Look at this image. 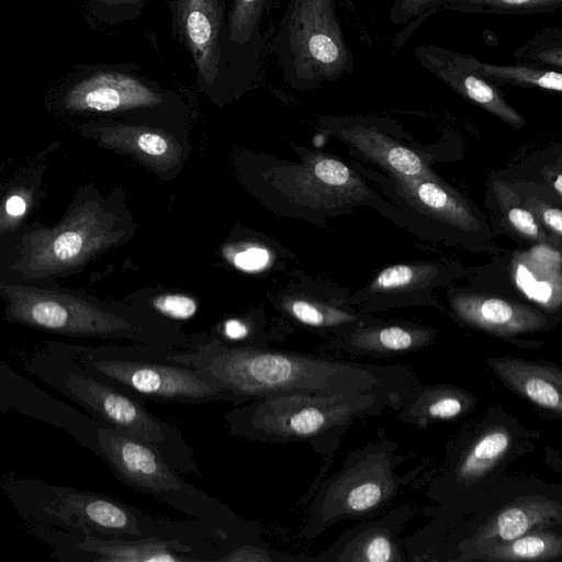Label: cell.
Masks as SVG:
<instances>
[{
    "label": "cell",
    "mask_w": 562,
    "mask_h": 562,
    "mask_svg": "<svg viewBox=\"0 0 562 562\" xmlns=\"http://www.w3.org/2000/svg\"><path fill=\"white\" fill-rule=\"evenodd\" d=\"M135 140L139 150L153 157L162 156L167 154L169 149L167 139L154 132H139Z\"/></svg>",
    "instance_id": "40"
},
{
    "label": "cell",
    "mask_w": 562,
    "mask_h": 562,
    "mask_svg": "<svg viewBox=\"0 0 562 562\" xmlns=\"http://www.w3.org/2000/svg\"><path fill=\"white\" fill-rule=\"evenodd\" d=\"M404 198L430 216L463 232H476L480 223L464 200L435 179L395 176Z\"/></svg>",
    "instance_id": "24"
},
{
    "label": "cell",
    "mask_w": 562,
    "mask_h": 562,
    "mask_svg": "<svg viewBox=\"0 0 562 562\" xmlns=\"http://www.w3.org/2000/svg\"><path fill=\"white\" fill-rule=\"evenodd\" d=\"M206 340L224 347H268V340L257 336L252 325L240 318L226 319L217 336Z\"/></svg>",
    "instance_id": "33"
},
{
    "label": "cell",
    "mask_w": 562,
    "mask_h": 562,
    "mask_svg": "<svg viewBox=\"0 0 562 562\" xmlns=\"http://www.w3.org/2000/svg\"><path fill=\"white\" fill-rule=\"evenodd\" d=\"M468 436L446 473L450 492H474L483 483H492V477L532 447L536 432L503 411H491Z\"/></svg>",
    "instance_id": "12"
},
{
    "label": "cell",
    "mask_w": 562,
    "mask_h": 562,
    "mask_svg": "<svg viewBox=\"0 0 562 562\" xmlns=\"http://www.w3.org/2000/svg\"><path fill=\"white\" fill-rule=\"evenodd\" d=\"M480 70L494 85H513L522 88H539L560 93L561 70L520 63L517 65H494L481 61Z\"/></svg>",
    "instance_id": "27"
},
{
    "label": "cell",
    "mask_w": 562,
    "mask_h": 562,
    "mask_svg": "<svg viewBox=\"0 0 562 562\" xmlns=\"http://www.w3.org/2000/svg\"><path fill=\"white\" fill-rule=\"evenodd\" d=\"M170 100L168 90L136 72L135 66L124 65L92 71L70 88L65 104L75 111L106 113L149 110Z\"/></svg>",
    "instance_id": "14"
},
{
    "label": "cell",
    "mask_w": 562,
    "mask_h": 562,
    "mask_svg": "<svg viewBox=\"0 0 562 562\" xmlns=\"http://www.w3.org/2000/svg\"><path fill=\"white\" fill-rule=\"evenodd\" d=\"M527 205V207L533 213L539 222H541L558 237H561L562 213L560 207L538 200H529Z\"/></svg>",
    "instance_id": "38"
},
{
    "label": "cell",
    "mask_w": 562,
    "mask_h": 562,
    "mask_svg": "<svg viewBox=\"0 0 562 562\" xmlns=\"http://www.w3.org/2000/svg\"><path fill=\"white\" fill-rule=\"evenodd\" d=\"M288 311L297 323L315 329L334 331L336 338L368 324L353 313L307 300L290 302Z\"/></svg>",
    "instance_id": "28"
},
{
    "label": "cell",
    "mask_w": 562,
    "mask_h": 562,
    "mask_svg": "<svg viewBox=\"0 0 562 562\" xmlns=\"http://www.w3.org/2000/svg\"><path fill=\"white\" fill-rule=\"evenodd\" d=\"M46 345L143 400L172 405H240L239 400L209 373L171 359L169 347L85 346L64 341Z\"/></svg>",
    "instance_id": "6"
},
{
    "label": "cell",
    "mask_w": 562,
    "mask_h": 562,
    "mask_svg": "<svg viewBox=\"0 0 562 562\" xmlns=\"http://www.w3.org/2000/svg\"><path fill=\"white\" fill-rule=\"evenodd\" d=\"M562 555V536L550 528L526 532L513 540L476 548L460 560L492 562L552 561Z\"/></svg>",
    "instance_id": "25"
},
{
    "label": "cell",
    "mask_w": 562,
    "mask_h": 562,
    "mask_svg": "<svg viewBox=\"0 0 562 562\" xmlns=\"http://www.w3.org/2000/svg\"><path fill=\"white\" fill-rule=\"evenodd\" d=\"M445 8L472 13L526 14L559 10L562 0H448Z\"/></svg>",
    "instance_id": "31"
},
{
    "label": "cell",
    "mask_w": 562,
    "mask_h": 562,
    "mask_svg": "<svg viewBox=\"0 0 562 562\" xmlns=\"http://www.w3.org/2000/svg\"><path fill=\"white\" fill-rule=\"evenodd\" d=\"M32 535L61 562H213L205 551L158 538L122 539L82 529L29 524Z\"/></svg>",
    "instance_id": "10"
},
{
    "label": "cell",
    "mask_w": 562,
    "mask_h": 562,
    "mask_svg": "<svg viewBox=\"0 0 562 562\" xmlns=\"http://www.w3.org/2000/svg\"><path fill=\"white\" fill-rule=\"evenodd\" d=\"M514 57L520 63L562 69V29H544L517 49Z\"/></svg>",
    "instance_id": "32"
},
{
    "label": "cell",
    "mask_w": 562,
    "mask_h": 562,
    "mask_svg": "<svg viewBox=\"0 0 562 562\" xmlns=\"http://www.w3.org/2000/svg\"><path fill=\"white\" fill-rule=\"evenodd\" d=\"M436 337V330L415 325L367 324L335 338L328 346L351 357H394L423 349Z\"/></svg>",
    "instance_id": "20"
},
{
    "label": "cell",
    "mask_w": 562,
    "mask_h": 562,
    "mask_svg": "<svg viewBox=\"0 0 562 562\" xmlns=\"http://www.w3.org/2000/svg\"><path fill=\"white\" fill-rule=\"evenodd\" d=\"M310 561V558L292 557L272 550L266 542L240 543L224 554L220 562H292Z\"/></svg>",
    "instance_id": "35"
},
{
    "label": "cell",
    "mask_w": 562,
    "mask_h": 562,
    "mask_svg": "<svg viewBox=\"0 0 562 562\" xmlns=\"http://www.w3.org/2000/svg\"><path fill=\"white\" fill-rule=\"evenodd\" d=\"M169 357L209 373L240 402L281 393L321 395L382 392L406 400L413 374L404 368L353 363L269 347H224L206 339Z\"/></svg>",
    "instance_id": "1"
},
{
    "label": "cell",
    "mask_w": 562,
    "mask_h": 562,
    "mask_svg": "<svg viewBox=\"0 0 562 562\" xmlns=\"http://www.w3.org/2000/svg\"><path fill=\"white\" fill-rule=\"evenodd\" d=\"M448 0H393L389 19L395 26L417 25L427 16L445 8Z\"/></svg>",
    "instance_id": "34"
},
{
    "label": "cell",
    "mask_w": 562,
    "mask_h": 562,
    "mask_svg": "<svg viewBox=\"0 0 562 562\" xmlns=\"http://www.w3.org/2000/svg\"><path fill=\"white\" fill-rule=\"evenodd\" d=\"M414 56L426 70L464 99L515 128L526 124L524 116L505 100L498 87L482 75L481 60L473 55L430 44L416 46Z\"/></svg>",
    "instance_id": "15"
},
{
    "label": "cell",
    "mask_w": 562,
    "mask_h": 562,
    "mask_svg": "<svg viewBox=\"0 0 562 562\" xmlns=\"http://www.w3.org/2000/svg\"><path fill=\"white\" fill-rule=\"evenodd\" d=\"M404 400L382 392L321 395L281 393L255 398L224 414L235 437L261 443L304 442L324 457L338 449L347 428L357 419L398 408Z\"/></svg>",
    "instance_id": "2"
},
{
    "label": "cell",
    "mask_w": 562,
    "mask_h": 562,
    "mask_svg": "<svg viewBox=\"0 0 562 562\" xmlns=\"http://www.w3.org/2000/svg\"><path fill=\"white\" fill-rule=\"evenodd\" d=\"M25 370L86 409L95 422L150 446L182 475L201 477L182 431L157 417L145 400L126 392L45 345L24 360Z\"/></svg>",
    "instance_id": "4"
},
{
    "label": "cell",
    "mask_w": 562,
    "mask_h": 562,
    "mask_svg": "<svg viewBox=\"0 0 562 562\" xmlns=\"http://www.w3.org/2000/svg\"><path fill=\"white\" fill-rule=\"evenodd\" d=\"M517 289L542 310L552 313L562 302V257L559 250L539 243L516 252L510 263Z\"/></svg>",
    "instance_id": "21"
},
{
    "label": "cell",
    "mask_w": 562,
    "mask_h": 562,
    "mask_svg": "<svg viewBox=\"0 0 562 562\" xmlns=\"http://www.w3.org/2000/svg\"><path fill=\"white\" fill-rule=\"evenodd\" d=\"M16 512L29 524L122 538H158L198 546L205 528L195 519L171 520L97 492L49 484L34 479H10L1 483Z\"/></svg>",
    "instance_id": "3"
},
{
    "label": "cell",
    "mask_w": 562,
    "mask_h": 562,
    "mask_svg": "<svg viewBox=\"0 0 562 562\" xmlns=\"http://www.w3.org/2000/svg\"><path fill=\"white\" fill-rule=\"evenodd\" d=\"M486 363L507 389L546 414L561 418V367L514 356L487 357Z\"/></svg>",
    "instance_id": "19"
},
{
    "label": "cell",
    "mask_w": 562,
    "mask_h": 562,
    "mask_svg": "<svg viewBox=\"0 0 562 562\" xmlns=\"http://www.w3.org/2000/svg\"><path fill=\"white\" fill-rule=\"evenodd\" d=\"M269 252L265 248L251 247L234 256V263L245 271L262 269L269 261Z\"/></svg>",
    "instance_id": "39"
},
{
    "label": "cell",
    "mask_w": 562,
    "mask_h": 562,
    "mask_svg": "<svg viewBox=\"0 0 562 562\" xmlns=\"http://www.w3.org/2000/svg\"><path fill=\"white\" fill-rule=\"evenodd\" d=\"M339 134L362 156L382 166L394 176L435 179V175L420 156L374 126L356 124L341 128Z\"/></svg>",
    "instance_id": "22"
},
{
    "label": "cell",
    "mask_w": 562,
    "mask_h": 562,
    "mask_svg": "<svg viewBox=\"0 0 562 562\" xmlns=\"http://www.w3.org/2000/svg\"><path fill=\"white\" fill-rule=\"evenodd\" d=\"M562 177L560 175L557 176L555 181L553 182V187L555 188L559 195L562 194Z\"/></svg>",
    "instance_id": "42"
},
{
    "label": "cell",
    "mask_w": 562,
    "mask_h": 562,
    "mask_svg": "<svg viewBox=\"0 0 562 562\" xmlns=\"http://www.w3.org/2000/svg\"><path fill=\"white\" fill-rule=\"evenodd\" d=\"M92 450L123 483L216 529L235 546L265 542L258 524L187 482L143 441L95 422Z\"/></svg>",
    "instance_id": "5"
},
{
    "label": "cell",
    "mask_w": 562,
    "mask_h": 562,
    "mask_svg": "<svg viewBox=\"0 0 562 562\" xmlns=\"http://www.w3.org/2000/svg\"><path fill=\"white\" fill-rule=\"evenodd\" d=\"M494 193L504 218L513 231L530 241H547L548 238L540 222L507 183L495 182Z\"/></svg>",
    "instance_id": "29"
},
{
    "label": "cell",
    "mask_w": 562,
    "mask_h": 562,
    "mask_svg": "<svg viewBox=\"0 0 562 562\" xmlns=\"http://www.w3.org/2000/svg\"><path fill=\"white\" fill-rule=\"evenodd\" d=\"M5 213L12 217L21 216L26 211V202L23 196L13 194L5 201Z\"/></svg>",
    "instance_id": "41"
},
{
    "label": "cell",
    "mask_w": 562,
    "mask_h": 562,
    "mask_svg": "<svg viewBox=\"0 0 562 562\" xmlns=\"http://www.w3.org/2000/svg\"><path fill=\"white\" fill-rule=\"evenodd\" d=\"M562 505L542 495L522 496L507 503L486 519L461 546L463 554L487 544L513 540L526 532L561 525Z\"/></svg>",
    "instance_id": "18"
},
{
    "label": "cell",
    "mask_w": 562,
    "mask_h": 562,
    "mask_svg": "<svg viewBox=\"0 0 562 562\" xmlns=\"http://www.w3.org/2000/svg\"><path fill=\"white\" fill-rule=\"evenodd\" d=\"M106 239L100 213L77 206L58 226L30 233L22 240V266L32 274L61 272L79 265Z\"/></svg>",
    "instance_id": "13"
},
{
    "label": "cell",
    "mask_w": 562,
    "mask_h": 562,
    "mask_svg": "<svg viewBox=\"0 0 562 562\" xmlns=\"http://www.w3.org/2000/svg\"><path fill=\"white\" fill-rule=\"evenodd\" d=\"M395 537L385 527H371L353 537H342L327 551L310 561L395 562L401 561Z\"/></svg>",
    "instance_id": "26"
},
{
    "label": "cell",
    "mask_w": 562,
    "mask_h": 562,
    "mask_svg": "<svg viewBox=\"0 0 562 562\" xmlns=\"http://www.w3.org/2000/svg\"><path fill=\"white\" fill-rule=\"evenodd\" d=\"M438 273L431 263H400L384 268L369 284L372 292H400L428 283Z\"/></svg>",
    "instance_id": "30"
},
{
    "label": "cell",
    "mask_w": 562,
    "mask_h": 562,
    "mask_svg": "<svg viewBox=\"0 0 562 562\" xmlns=\"http://www.w3.org/2000/svg\"><path fill=\"white\" fill-rule=\"evenodd\" d=\"M269 52L295 89H314L353 70L336 0H289Z\"/></svg>",
    "instance_id": "8"
},
{
    "label": "cell",
    "mask_w": 562,
    "mask_h": 562,
    "mask_svg": "<svg viewBox=\"0 0 562 562\" xmlns=\"http://www.w3.org/2000/svg\"><path fill=\"white\" fill-rule=\"evenodd\" d=\"M450 304L467 325L513 344H519L516 337L520 335L551 327L542 311L514 300L481 293H459L451 297Z\"/></svg>",
    "instance_id": "17"
},
{
    "label": "cell",
    "mask_w": 562,
    "mask_h": 562,
    "mask_svg": "<svg viewBox=\"0 0 562 562\" xmlns=\"http://www.w3.org/2000/svg\"><path fill=\"white\" fill-rule=\"evenodd\" d=\"M102 18L109 22H123L137 19L147 0H94Z\"/></svg>",
    "instance_id": "37"
},
{
    "label": "cell",
    "mask_w": 562,
    "mask_h": 562,
    "mask_svg": "<svg viewBox=\"0 0 562 562\" xmlns=\"http://www.w3.org/2000/svg\"><path fill=\"white\" fill-rule=\"evenodd\" d=\"M395 448L367 447L349 456L344 467L317 491L310 506L303 537L319 536L333 524L356 519L382 509L400 484L395 473Z\"/></svg>",
    "instance_id": "9"
},
{
    "label": "cell",
    "mask_w": 562,
    "mask_h": 562,
    "mask_svg": "<svg viewBox=\"0 0 562 562\" xmlns=\"http://www.w3.org/2000/svg\"><path fill=\"white\" fill-rule=\"evenodd\" d=\"M272 0H229L226 5L223 53L232 89L249 88L261 69L266 38L261 32Z\"/></svg>",
    "instance_id": "16"
},
{
    "label": "cell",
    "mask_w": 562,
    "mask_h": 562,
    "mask_svg": "<svg viewBox=\"0 0 562 562\" xmlns=\"http://www.w3.org/2000/svg\"><path fill=\"white\" fill-rule=\"evenodd\" d=\"M0 289L7 319L35 329L178 349L191 348L201 341L173 328L148 326L75 294L24 285H1Z\"/></svg>",
    "instance_id": "7"
},
{
    "label": "cell",
    "mask_w": 562,
    "mask_h": 562,
    "mask_svg": "<svg viewBox=\"0 0 562 562\" xmlns=\"http://www.w3.org/2000/svg\"><path fill=\"white\" fill-rule=\"evenodd\" d=\"M476 397L464 389L451 384L414 387L402 404L398 418L418 427L430 423L451 420L469 414Z\"/></svg>",
    "instance_id": "23"
},
{
    "label": "cell",
    "mask_w": 562,
    "mask_h": 562,
    "mask_svg": "<svg viewBox=\"0 0 562 562\" xmlns=\"http://www.w3.org/2000/svg\"><path fill=\"white\" fill-rule=\"evenodd\" d=\"M173 36L189 54L199 86L214 98L232 89L223 53L226 0H167Z\"/></svg>",
    "instance_id": "11"
},
{
    "label": "cell",
    "mask_w": 562,
    "mask_h": 562,
    "mask_svg": "<svg viewBox=\"0 0 562 562\" xmlns=\"http://www.w3.org/2000/svg\"><path fill=\"white\" fill-rule=\"evenodd\" d=\"M151 305L159 314L175 321H187L198 310L196 302L182 294L160 295L153 301Z\"/></svg>",
    "instance_id": "36"
}]
</instances>
